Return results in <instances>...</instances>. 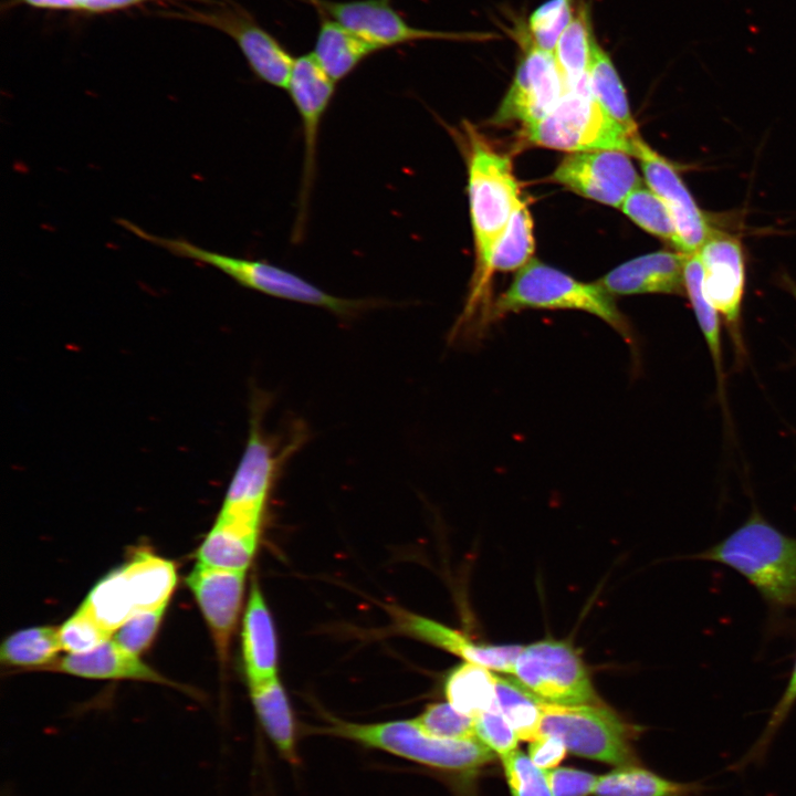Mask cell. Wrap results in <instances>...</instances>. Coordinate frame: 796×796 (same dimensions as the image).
<instances>
[{"label":"cell","mask_w":796,"mask_h":796,"mask_svg":"<svg viewBox=\"0 0 796 796\" xmlns=\"http://www.w3.org/2000/svg\"><path fill=\"white\" fill-rule=\"evenodd\" d=\"M468 196L475 247V270L464 308L450 337L460 339L483 331L494 249L521 203L520 186L510 157L492 148L474 129L465 127Z\"/></svg>","instance_id":"obj_1"},{"label":"cell","mask_w":796,"mask_h":796,"mask_svg":"<svg viewBox=\"0 0 796 796\" xmlns=\"http://www.w3.org/2000/svg\"><path fill=\"white\" fill-rule=\"evenodd\" d=\"M695 558L736 570L771 605H796V537L782 533L757 512Z\"/></svg>","instance_id":"obj_2"},{"label":"cell","mask_w":796,"mask_h":796,"mask_svg":"<svg viewBox=\"0 0 796 796\" xmlns=\"http://www.w3.org/2000/svg\"><path fill=\"white\" fill-rule=\"evenodd\" d=\"M574 310L593 314L612 327L635 352L633 329L614 296L599 283H584L536 259L521 268L490 312V320L522 310Z\"/></svg>","instance_id":"obj_3"},{"label":"cell","mask_w":796,"mask_h":796,"mask_svg":"<svg viewBox=\"0 0 796 796\" xmlns=\"http://www.w3.org/2000/svg\"><path fill=\"white\" fill-rule=\"evenodd\" d=\"M322 732L444 772L476 771L495 758V753L476 737H434L423 732L413 719L379 723L331 719Z\"/></svg>","instance_id":"obj_4"},{"label":"cell","mask_w":796,"mask_h":796,"mask_svg":"<svg viewBox=\"0 0 796 796\" xmlns=\"http://www.w3.org/2000/svg\"><path fill=\"white\" fill-rule=\"evenodd\" d=\"M117 223L144 241L158 245L176 256L211 265L240 285L265 295L324 307L338 315L353 314L364 306V302L332 295L302 276L266 261L209 251L181 238L159 237L126 219H119Z\"/></svg>","instance_id":"obj_5"},{"label":"cell","mask_w":796,"mask_h":796,"mask_svg":"<svg viewBox=\"0 0 796 796\" xmlns=\"http://www.w3.org/2000/svg\"><path fill=\"white\" fill-rule=\"evenodd\" d=\"M534 145L569 153L619 150L635 156L640 135L629 134L594 98L586 78L566 91L544 119L523 129Z\"/></svg>","instance_id":"obj_6"},{"label":"cell","mask_w":796,"mask_h":796,"mask_svg":"<svg viewBox=\"0 0 796 796\" xmlns=\"http://www.w3.org/2000/svg\"><path fill=\"white\" fill-rule=\"evenodd\" d=\"M637 730L598 704L544 703L538 737L559 739L567 751L615 766L639 764L632 740Z\"/></svg>","instance_id":"obj_7"},{"label":"cell","mask_w":796,"mask_h":796,"mask_svg":"<svg viewBox=\"0 0 796 796\" xmlns=\"http://www.w3.org/2000/svg\"><path fill=\"white\" fill-rule=\"evenodd\" d=\"M512 673L545 703H599L580 657L566 641L545 639L528 645L521 650Z\"/></svg>","instance_id":"obj_8"},{"label":"cell","mask_w":796,"mask_h":796,"mask_svg":"<svg viewBox=\"0 0 796 796\" xmlns=\"http://www.w3.org/2000/svg\"><path fill=\"white\" fill-rule=\"evenodd\" d=\"M317 13L325 14L369 42L385 50L419 41H488L492 33L429 30L410 24L392 6L391 0H302Z\"/></svg>","instance_id":"obj_9"},{"label":"cell","mask_w":796,"mask_h":796,"mask_svg":"<svg viewBox=\"0 0 796 796\" xmlns=\"http://www.w3.org/2000/svg\"><path fill=\"white\" fill-rule=\"evenodd\" d=\"M703 269L706 298L724 321L737 365L746 357L742 329V304L745 290L743 248L735 237L713 229L696 252Z\"/></svg>","instance_id":"obj_10"},{"label":"cell","mask_w":796,"mask_h":796,"mask_svg":"<svg viewBox=\"0 0 796 796\" xmlns=\"http://www.w3.org/2000/svg\"><path fill=\"white\" fill-rule=\"evenodd\" d=\"M335 83L312 52L295 57L286 90L301 118L304 156L294 240L302 238L304 232L316 171L320 127L335 93Z\"/></svg>","instance_id":"obj_11"},{"label":"cell","mask_w":796,"mask_h":796,"mask_svg":"<svg viewBox=\"0 0 796 796\" xmlns=\"http://www.w3.org/2000/svg\"><path fill=\"white\" fill-rule=\"evenodd\" d=\"M517 35L521 60L494 121H515L526 128L549 115L566 90L553 53L536 48L524 30Z\"/></svg>","instance_id":"obj_12"},{"label":"cell","mask_w":796,"mask_h":796,"mask_svg":"<svg viewBox=\"0 0 796 796\" xmlns=\"http://www.w3.org/2000/svg\"><path fill=\"white\" fill-rule=\"evenodd\" d=\"M629 156L619 150L570 153L551 178L580 196L620 208L626 197L641 186Z\"/></svg>","instance_id":"obj_13"},{"label":"cell","mask_w":796,"mask_h":796,"mask_svg":"<svg viewBox=\"0 0 796 796\" xmlns=\"http://www.w3.org/2000/svg\"><path fill=\"white\" fill-rule=\"evenodd\" d=\"M633 157L638 158L649 188L663 200L672 214L678 234V252L696 253L713 228L677 169L641 137L636 140Z\"/></svg>","instance_id":"obj_14"},{"label":"cell","mask_w":796,"mask_h":796,"mask_svg":"<svg viewBox=\"0 0 796 796\" xmlns=\"http://www.w3.org/2000/svg\"><path fill=\"white\" fill-rule=\"evenodd\" d=\"M280 460L274 443L262 432L259 415L255 413L220 513L261 521Z\"/></svg>","instance_id":"obj_15"},{"label":"cell","mask_w":796,"mask_h":796,"mask_svg":"<svg viewBox=\"0 0 796 796\" xmlns=\"http://www.w3.org/2000/svg\"><path fill=\"white\" fill-rule=\"evenodd\" d=\"M199 18L232 38L260 81L287 88L295 57L245 10L226 8Z\"/></svg>","instance_id":"obj_16"},{"label":"cell","mask_w":796,"mask_h":796,"mask_svg":"<svg viewBox=\"0 0 796 796\" xmlns=\"http://www.w3.org/2000/svg\"><path fill=\"white\" fill-rule=\"evenodd\" d=\"M244 579L243 570L212 568L199 563L186 578L223 662L228 657L230 639L240 612Z\"/></svg>","instance_id":"obj_17"},{"label":"cell","mask_w":796,"mask_h":796,"mask_svg":"<svg viewBox=\"0 0 796 796\" xmlns=\"http://www.w3.org/2000/svg\"><path fill=\"white\" fill-rule=\"evenodd\" d=\"M684 260L681 252L648 253L620 264L598 283L611 295H684Z\"/></svg>","instance_id":"obj_18"},{"label":"cell","mask_w":796,"mask_h":796,"mask_svg":"<svg viewBox=\"0 0 796 796\" xmlns=\"http://www.w3.org/2000/svg\"><path fill=\"white\" fill-rule=\"evenodd\" d=\"M394 615L400 631L491 670L512 673L523 649L519 645H478L457 630L402 609H395Z\"/></svg>","instance_id":"obj_19"},{"label":"cell","mask_w":796,"mask_h":796,"mask_svg":"<svg viewBox=\"0 0 796 796\" xmlns=\"http://www.w3.org/2000/svg\"><path fill=\"white\" fill-rule=\"evenodd\" d=\"M242 654L249 687L276 677L275 630L269 608L254 579L243 617Z\"/></svg>","instance_id":"obj_20"},{"label":"cell","mask_w":796,"mask_h":796,"mask_svg":"<svg viewBox=\"0 0 796 796\" xmlns=\"http://www.w3.org/2000/svg\"><path fill=\"white\" fill-rule=\"evenodd\" d=\"M260 524L219 514L197 552L198 563L212 568L245 572L255 554Z\"/></svg>","instance_id":"obj_21"},{"label":"cell","mask_w":796,"mask_h":796,"mask_svg":"<svg viewBox=\"0 0 796 796\" xmlns=\"http://www.w3.org/2000/svg\"><path fill=\"white\" fill-rule=\"evenodd\" d=\"M55 669L91 679H135L163 682L164 679L112 638L83 653H69L55 663Z\"/></svg>","instance_id":"obj_22"},{"label":"cell","mask_w":796,"mask_h":796,"mask_svg":"<svg viewBox=\"0 0 796 796\" xmlns=\"http://www.w3.org/2000/svg\"><path fill=\"white\" fill-rule=\"evenodd\" d=\"M318 15L312 54L334 82L344 80L367 57L380 51L339 22L322 13Z\"/></svg>","instance_id":"obj_23"},{"label":"cell","mask_w":796,"mask_h":796,"mask_svg":"<svg viewBox=\"0 0 796 796\" xmlns=\"http://www.w3.org/2000/svg\"><path fill=\"white\" fill-rule=\"evenodd\" d=\"M256 716L280 756L289 764H300L295 723L286 693L277 677L250 685Z\"/></svg>","instance_id":"obj_24"},{"label":"cell","mask_w":796,"mask_h":796,"mask_svg":"<svg viewBox=\"0 0 796 796\" xmlns=\"http://www.w3.org/2000/svg\"><path fill=\"white\" fill-rule=\"evenodd\" d=\"M708 786L702 782H677L639 764L619 766L598 776L595 796H703Z\"/></svg>","instance_id":"obj_25"},{"label":"cell","mask_w":796,"mask_h":796,"mask_svg":"<svg viewBox=\"0 0 796 796\" xmlns=\"http://www.w3.org/2000/svg\"><path fill=\"white\" fill-rule=\"evenodd\" d=\"M136 611L167 606L177 583L175 565L149 552H137L122 566Z\"/></svg>","instance_id":"obj_26"},{"label":"cell","mask_w":796,"mask_h":796,"mask_svg":"<svg viewBox=\"0 0 796 796\" xmlns=\"http://www.w3.org/2000/svg\"><path fill=\"white\" fill-rule=\"evenodd\" d=\"M684 286L699 327L706 342L713 360L719 400L724 404L725 373L723 370L721 318L716 308L706 298L703 290V269L698 253L685 254Z\"/></svg>","instance_id":"obj_27"},{"label":"cell","mask_w":796,"mask_h":796,"mask_svg":"<svg viewBox=\"0 0 796 796\" xmlns=\"http://www.w3.org/2000/svg\"><path fill=\"white\" fill-rule=\"evenodd\" d=\"M587 80L589 90L599 105L629 134L638 135L625 86L608 53L593 41Z\"/></svg>","instance_id":"obj_28"},{"label":"cell","mask_w":796,"mask_h":796,"mask_svg":"<svg viewBox=\"0 0 796 796\" xmlns=\"http://www.w3.org/2000/svg\"><path fill=\"white\" fill-rule=\"evenodd\" d=\"M444 694L458 711L476 718L498 706L495 674L481 664L465 661L449 673Z\"/></svg>","instance_id":"obj_29"},{"label":"cell","mask_w":796,"mask_h":796,"mask_svg":"<svg viewBox=\"0 0 796 796\" xmlns=\"http://www.w3.org/2000/svg\"><path fill=\"white\" fill-rule=\"evenodd\" d=\"M594 39L588 10L582 6L553 52L566 91L575 90L587 78Z\"/></svg>","instance_id":"obj_30"},{"label":"cell","mask_w":796,"mask_h":796,"mask_svg":"<svg viewBox=\"0 0 796 796\" xmlns=\"http://www.w3.org/2000/svg\"><path fill=\"white\" fill-rule=\"evenodd\" d=\"M496 702L520 740L538 737L544 701L525 689L515 678L495 675Z\"/></svg>","instance_id":"obj_31"},{"label":"cell","mask_w":796,"mask_h":796,"mask_svg":"<svg viewBox=\"0 0 796 796\" xmlns=\"http://www.w3.org/2000/svg\"><path fill=\"white\" fill-rule=\"evenodd\" d=\"M60 650L59 629L33 627L9 636L1 645L0 660L11 667L38 668L54 663Z\"/></svg>","instance_id":"obj_32"},{"label":"cell","mask_w":796,"mask_h":796,"mask_svg":"<svg viewBox=\"0 0 796 796\" xmlns=\"http://www.w3.org/2000/svg\"><path fill=\"white\" fill-rule=\"evenodd\" d=\"M112 633L135 611V605L122 567L102 578L82 604Z\"/></svg>","instance_id":"obj_33"},{"label":"cell","mask_w":796,"mask_h":796,"mask_svg":"<svg viewBox=\"0 0 796 796\" xmlns=\"http://www.w3.org/2000/svg\"><path fill=\"white\" fill-rule=\"evenodd\" d=\"M533 252V221L522 200L494 249L490 264L491 274L495 271L520 270L532 260Z\"/></svg>","instance_id":"obj_34"},{"label":"cell","mask_w":796,"mask_h":796,"mask_svg":"<svg viewBox=\"0 0 796 796\" xmlns=\"http://www.w3.org/2000/svg\"><path fill=\"white\" fill-rule=\"evenodd\" d=\"M622 212L647 232L669 241L677 249L678 234L672 214L650 188L637 187L620 206Z\"/></svg>","instance_id":"obj_35"},{"label":"cell","mask_w":796,"mask_h":796,"mask_svg":"<svg viewBox=\"0 0 796 796\" xmlns=\"http://www.w3.org/2000/svg\"><path fill=\"white\" fill-rule=\"evenodd\" d=\"M574 14V0H547L530 14L525 34L536 48L553 53Z\"/></svg>","instance_id":"obj_36"},{"label":"cell","mask_w":796,"mask_h":796,"mask_svg":"<svg viewBox=\"0 0 796 796\" xmlns=\"http://www.w3.org/2000/svg\"><path fill=\"white\" fill-rule=\"evenodd\" d=\"M413 721L423 732L434 737L475 739V718L458 711L449 702L429 704Z\"/></svg>","instance_id":"obj_37"},{"label":"cell","mask_w":796,"mask_h":796,"mask_svg":"<svg viewBox=\"0 0 796 796\" xmlns=\"http://www.w3.org/2000/svg\"><path fill=\"white\" fill-rule=\"evenodd\" d=\"M796 703V660L787 683L779 701L771 712L769 719L761 733L760 737L746 754L733 764L730 768L734 772L743 771L752 764H762L768 753L774 737L788 718L794 704Z\"/></svg>","instance_id":"obj_38"},{"label":"cell","mask_w":796,"mask_h":796,"mask_svg":"<svg viewBox=\"0 0 796 796\" xmlns=\"http://www.w3.org/2000/svg\"><path fill=\"white\" fill-rule=\"evenodd\" d=\"M512 796H553L545 769L515 750L501 757Z\"/></svg>","instance_id":"obj_39"},{"label":"cell","mask_w":796,"mask_h":796,"mask_svg":"<svg viewBox=\"0 0 796 796\" xmlns=\"http://www.w3.org/2000/svg\"><path fill=\"white\" fill-rule=\"evenodd\" d=\"M112 635L82 606L59 629L62 649L69 653L90 651L111 639Z\"/></svg>","instance_id":"obj_40"},{"label":"cell","mask_w":796,"mask_h":796,"mask_svg":"<svg viewBox=\"0 0 796 796\" xmlns=\"http://www.w3.org/2000/svg\"><path fill=\"white\" fill-rule=\"evenodd\" d=\"M166 606L135 611L112 635V639L127 652L138 656L153 640Z\"/></svg>","instance_id":"obj_41"},{"label":"cell","mask_w":796,"mask_h":796,"mask_svg":"<svg viewBox=\"0 0 796 796\" xmlns=\"http://www.w3.org/2000/svg\"><path fill=\"white\" fill-rule=\"evenodd\" d=\"M475 737L500 757L515 751L520 740L499 706L475 718Z\"/></svg>","instance_id":"obj_42"},{"label":"cell","mask_w":796,"mask_h":796,"mask_svg":"<svg viewBox=\"0 0 796 796\" xmlns=\"http://www.w3.org/2000/svg\"><path fill=\"white\" fill-rule=\"evenodd\" d=\"M553 796H588L594 793L598 776L569 767L545 769Z\"/></svg>","instance_id":"obj_43"},{"label":"cell","mask_w":796,"mask_h":796,"mask_svg":"<svg viewBox=\"0 0 796 796\" xmlns=\"http://www.w3.org/2000/svg\"><path fill=\"white\" fill-rule=\"evenodd\" d=\"M567 752L564 743L554 736H540L530 742L528 756L541 768L551 769L557 766Z\"/></svg>","instance_id":"obj_44"},{"label":"cell","mask_w":796,"mask_h":796,"mask_svg":"<svg viewBox=\"0 0 796 796\" xmlns=\"http://www.w3.org/2000/svg\"><path fill=\"white\" fill-rule=\"evenodd\" d=\"M149 0H80V8L90 12H105Z\"/></svg>","instance_id":"obj_45"},{"label":"cell","mask_w":796,"mask_h":796,"mask_svg":"<svg viewBox=\"0 0 796 796\" xmlns=\"http://www.w3.org/2000/svg\"><path fill=\"white\" fill-rule=\"evenodd\" d=\"M29 6L44 9H78L80 0H23Z\"/></svg>","instance_id":"obj_46"},{"label":"cell","mask_w":796,"mask_h":796,"mask_svg":"<svg viewBox=\"0 0 796 796\" xmlns=\"http://www.w3.org/2000/svg\"><path fill=\"white\" fill-rule=\"evenodd\" d=\"M785 284L796 300V283L790 280H786Z\"/></svg>","instance_id":"obj_47"}]
</instances>
